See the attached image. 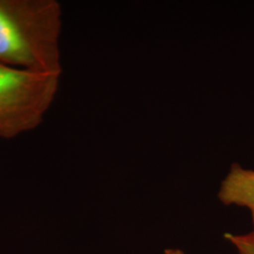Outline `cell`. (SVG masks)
<instances>
[{
	"instance_id": "5",
	"label": "cell",
	"mask_w": 254,
	"mask_h": 254,
	"mask_svg": "<svg viewBox=\"0 0 254 254\" xmlns=\"http://www.w3.org/2000/svg\"><path fill=\"white\" fill-rule=\"evenodd\" d=\"M164 254H187L184 251H182L180 249H167L165 251Z\"/></svg>"
},
{
	"instance_id": "3",
	"label": "cell",
	"mask_w": 254,
	"mask_h": 254,
	"mask_svg": "<svg viewBox=\"0 0 254 254\" xmlns=\"http://www.w3.org/2000/svg\"><path fill=\"white\" fill-rule=\"evenodd\" d=\"M218 198L226 205L249 209L254 227V171L234 164L221 183Z\"/></svg>"
},
{
	"instance_id": "2",
	"label": "cell",
	"mask_w": 254,
	"mask_h": 254,
	"mask_svg": "<svg viewBox=\"0 0 254 254\" xmlns=\"http://www.w3.org/2000/svg\"><path fill=\"white\" fill-rule=\"evenodd\" d=\"M61 75L35 73L0 64V138L34 130L52 106Z\"/></svg>"
},
{
	"instance_id": "1",
	"label": "cell",
	"mask_w": 254,
	"mask_h": 254,
	"mask_svg": "<svg viewBox=\"0 0 254 254\" xmlns=\"http://www.w3.org/2000/svg\"><path fill=\"white\" fill-rule=\"evenodd\" d=\"M62 14L56 0H0V64L61 75Z\"/></svg>"
},
{
	"instance_id": "4",
	"label": "cell",
	"mask_w": 254,
	"mask_h": 254,
	"mask_svg": "<svg viewBox=\"0 0 254 254\" xmlns=\"http://www.w3.org/2000/svg\"><path fill=\"white\" fill-rule=\"evenodd\" d=\"M224 238L233 246L238 254H254V231L244 235L226 233Z\"/></svg>"
}]
</instances>
